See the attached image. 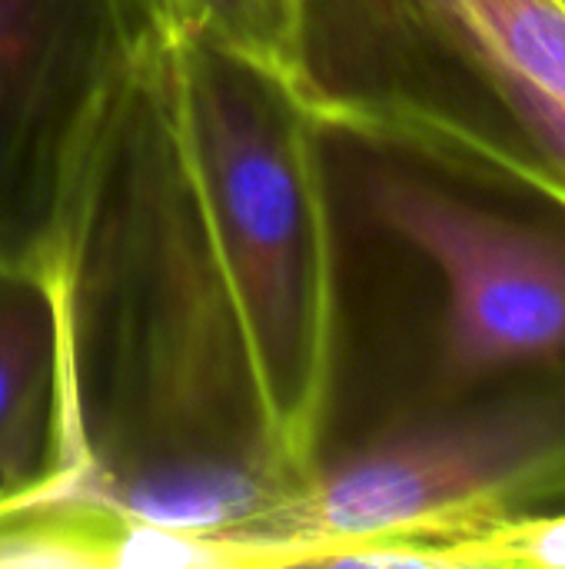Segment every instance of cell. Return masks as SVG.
Listing matches in <instances>:
<instances>
[{"label": "cell", "mask_w": 565, "mask_h": 569, "mask_svg": "<svg viewBox=\"0 0 565 569\" xmlns=\"http://www.w3.org/2000/svg\"><path fill=\"white\" fill-rule=\"evenodd\" d=\"M553 507H565V383L320 450L253 567L453 569L460 540Z\"/></svg>", "instance_id": "5"}, {"label": "cell", "mask_w": 565, "mask_h": 569, "mask_svg": "<svg viewBox=\"0 0 565 569\" xmlns=\"http://www.w3.org/2000/svg\"><path fill=\"white\" fill-rule=\"evenodd\" d=\"M123 540L117 513L73 493L0 510V567H120Z\"/></svg>", "instance_id": "8"}, {"label": "cell", "mask_w": 565, "mask_h": 569, "mask_svg": "<svg viewBox=\"0 0 565 569\" xmlns=\"http://www.w3.org/2000/svg\"><path fill=\"white\" fill-rule=\"evenodd\" d=\"M453 569H513L565 567V510H539L486 527L483 533L460 540L453 550Z\"/></svg>", "instance_id": "10"}, {"label": "cell", "mask_w": 565, "mask_h": 569, "mask_svg": "<svg viewBox=\"0 0 565 569\" xmlns=\"http://www.w3.org/2000/svg\"><path fill=\"white\" fill-rule=\"evenodd\" d=\"M290 83L326 127L466 147L565 193L563 0H300Z\"/></svg>", "instance_id": "4"}, {"label": "cell", "mask_w": 565, "mask_h": 569, "mask_svg": "<svg viewBox=\"0 0 565 569\" xmlns=\"http://www.w3.org/2000/svg\"><path fill=\"white\" fill-rule=\"evenodd\" d=\"M170 60L213 240L280 433L310 470L326 423L336 323L323 127L286 77L176 20Z\"/></svg>", "instance_id": "3"}, {"label": "cell", "mask_w": 565, "mask_h": 569, "mask_svg": "<svg viewBox=\"0 0 565 569\" xmlns=\"http://www.w3.org/2000/svg\"><path fill=\"white\" fill-rule=\"evenodd\" d=\"M320 127L336 273L320 450L563 387L565 193L466 147Z\"/></svg>", "instance_id": "2"}, {"label": "cell", "mask_w": 565, "mask_h": 569, "mask_svg": "<svg viewBox=\"0 0 565 569\" xmlns=\"http://www.w3.org/2000/svg\"><path fill=\"white\" fill-rule=\"evenodd\" d=\"M73 473L57 287L43 273L0 270V510L70 493Z\"/></svg>", "instance_id": "7"}, {"label": "cell", "mask_w": 565, "mask_h": 569, "mask_svg": "<svg viewBox=\"0 0 565 569\" xmlns=\"http://www.w3.org/2000/svg\"><path fill=\"white\" fill-rule=\"evenodd\" d=\"M563 7H565V0H563Z\"/></svg>", "instance_id": "11"}, {"label": "cell", "mask_w": 565, "mask_h": 569, "mask_svg": "<svg viewBox=\"0 0 565 569\" xmlns=\"http://www.w3.org/2000/svg\"><path fill=\"white\" fill-rule=\"evenodd\" d=\"M163 0H0V270L50 277L97 137Z\"/></svg>", "instance_id": "6"}, {"label": "cell", "mask_w": 565, "mask_h": 569, "mask_svg": "<svg viewBox=\"0 0 565 569\" xmlns=\"http://www.w3.org/2000/svg\"><path fill=\"white\" fill-rule=\"evenodd\" d=\"M170 17L290 80L300 0H163Z\"/></svg>", "instance_id": "9"}, {"label": "cell", "mask_w": 565, "mask_h": 569, "mask_svg": "<svg viewBox=\"0 0 565 569\" xmlns=\"http://www.w3.org/2000/svg\"><path fill=\"white\" fill-rule=\"evenodd\" d=\"M173 27V20H170ZM170 27L127 77L73 190L60 297L73 497L250 567L293 507L290 453L180 123Z\"/></svg>", "instance_id": "1"}]
</instances>
